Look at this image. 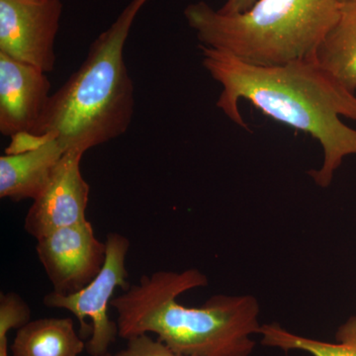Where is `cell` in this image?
<instances>
[{
  "label": "cell",
  "mask_w": 356,
  "mask_h": 356,
  "mask_svg": "<svg viewBox=\"0 0 356 356\" xmlns=\"http://www.w3.org/2000/svg\"><path fill=\"white\" fill-rule=\"evenodd\" d=\"M46 72L0 53V133H32L51 98Z\"/></svg>",
  "instance_id": "9"
},
{
  "label": "cell",
  "mask_w": 356,
  "mask_h": 356,
  "mask_svg": "<svg viewBox=\"0 0 356 356\" xmlns=\"http://www.w3.org/2000/svg\"><path fill=\"white\" fill-rule=\"evenodd\" d=\"M149 0H131L89 47L83 64L47 104L32 134L58 140L65 153L84 154L127 132L135 88L126 65V42Z\"/></svg>",
  "instance_id": "3"
},
{
  "label": "cell",
  "mask_w": 356,
  "mask_h": 356,
  "mask_svg": "<svg viewBox=\"0 0 356 356\" xmlns=\"http://www.w3.org/2000/svg\"><path fill=\"white\" fill-rule=\"evenodd\" d=\"M316 62L350 92L356 90V0L341 2L339 19L323 40Z\"/></svg>",
  "instance_id": "12"
},
{
  "label": "cell",
  "mask_w": 356,
  "mask_h": 356,
  "mask_svg": "<svg viewBox=\"0 0 356 356\" xmlns=\"http://www.w3.org/2000/svg\"><path fill=\"white\" fill-rule=\"evenodd\" d=\"M86 348L72 318H42L17 330L13 356H79Z\"/></svg>",
  "instance_id": "11"
},
{
  "label": "cell",
  "mask_w": 356,
  "mask_h": 356,
  "mask_svg": "<svg viewBox=\"0 0 356 356\" xmlns=\"http://www.w3.org/2000/svg\"><path fill=\"white\" fill-rule=\"evenodd\" d=\"M31 311L20 295L15 292L0 294V339L9 331L20 329L30 322Z\"/></svg>",
  "instance_id": "14"
},
{
  "label": "cell",
  "mask_w": 356,
  "mask_h": 356,
  "mask_svg": "<svg viewBox=\"0 0 356 356\" xmlns=\"http://www.w3.org/2000/svg\"><path fill=\"white\" fill-rule=\"evenodd\" d=\"M207 285L205 274L196 268L142 276L112 299L119 337L128 339L152 332L184 356L252 355V336L261 327L259 302L252 295L224 294L214 295L199 308L177 301L184 293Z\"/></svg>",
  "instance_id": "2"
},
{
  "label": "cell",
  "mask_w": 356,
  "mask_h": 356,
  "mask_svg": "<svg viewBox=\"0 0 356 356\" xmlns=\"http://www.w3.org/2000/svg\"><path fill=\"white\" fill-rule=\"evenodd\" d=\"M259 334L264 346L284 351H305L312 356H356V316L339 325L336 343L299 336L278 324L261 325Z\"/></svg>",
  "instance_id": "13"
},
{
  "label": "cell",
  "mask_w": 356,
  "mask_h": 356,
  "mask_svg": "<svg viewBox=\"0 0 356 356\" xmlns=\"http://www.w3.org/2000/svg\"><path fill=\"white\" fill-rule=\"evenodd\" d=\"M83 154L65 153L48 184L33 200L25 217V231L39 240L58 229L88 221L90 187L81 172Z\"/></svg>",
  "instance_id": "8"
},
{
  "label": "cell",
  "mask_w": 356,
  "mask_h": 356,
  "mask_svg": "<svg viewBox=\"0 0 356 356\" xmlns=\"http://www.w3.org/2000/svg\"><path fill=\"white\" fill-rule=\"evenodd\" d=\"M37 255L53 291L74 294L102 271L106 245L96 238L89 221L58 229L37 240Z\"/></svg>",
  "instance_id": "7"
},
{
  "label": "cell",
  "mask_w": 356,
  "mask_h": 356,
  "mask_svg": "<svg viewBox=\"0 0 356 356\" xmlns=\"http://www.w3.org/2000/svg\"><path fill=\"white\" fill-rule=\"evenodd\" d=\"M339 9V0H257L245 13L227 15L198 1L184 14L203 46L273 67L315 58Z\"/></svg>",
  "instance_id": "4"
},
{
  "label": "cell",
  "mask_w": 356,
  "mask_h": 356,
  "mask_svg": "<svg viewBox=\"0 0 356 356\" xmlns=\"http://www.w3.org/2000/svg\"><path fill=\"white\" fill-rule=\"evenodd\" d=\"M339 1L341 3V2L348 1V0H339Z\"/></svg>",
  "instance_id": "19"
},
{
  "label": "cell",
  "mask_w": 356,
  "mask_h": 356,
  "mask_svg": "<svg viewBox=\"0 0 356 356\" xmlns=\"http://www.w3.org/2000/svg\"><path fill=\"white\" fill-rule=\"evenodd\" d=\"M63 9L60 0H0V53L53 72Z\"/></svg>",
  "instance_id": "6"
},
{
  "label": "cell",
  "mask_w": 356,
  "mask_h": 356,
  "mask_svg": "<svg viewBox=\"0 0 356 356\" xmlns=\"http://www.w3.org/2000/svg\"><path fill=\"white\" fill-rule=\"evenodd\" d=\"M0 356H9L8 339H7V337L0 339Z\"/></svg>",
  "instance_id": "17"
},
{
  "label": "cell",
  "mask_w": 356,
  "mask_h": 356,
  "mask_svg": "<svg viewBox=\"0 0 356 356\" xmlns=\"http://www.w3.org/2000/svg\"><path fill=\"white\" fill-rule=\"evenodd\" d=\"M204 69L222 86L217 107L240 127L248 129L238 102H250L273 120L308 134L324 152L318 170L309 175L323 188L331 185L344 158L356 156V130L341 117L356 121V95L313 60L262 67L228 54L199 46Z\"/></svg>",
  "instance_id": "1"
},
{
  "label": "cell",
  "mask_w": 356,
  "mask_h": 356,
  "mask_svg": "<svg viewBox=\"0 0 356 356\" xmlns=\"http://www.w3.org/2000/svg\"><path fill=\"white\" fill-rule=\"evenodd\" d=\"M102 356H112L111 355H110V353H106V355H102Z\"/></svg>",
  "instance_id": "18"
},
{
  "label": "cell",
  "mask_w": 356,
  "mask_h": 356,
  "mask_svg": "<svg viewBox=\"0 0 356 356\" xmlns=\"http://www.w3.org/2000/svg\"><path fill=\"white\" fill-rule=\"evenodd\" d=\"M257 0H227L219 9V13L231 15V14L243 13L252 8Z\"/></svg>",
  "instance_id": "16"
},
{
  "label": "cell",
  "mask_w": 356,
  "mask_h": 356,
  "mask_svg": "<svg viewBox=\"0 0 356 356\" xmlns=\"http://www.w3.org/2000/svg\"><path fill=\"white\" fill-rule=\"evenodd\" d=\"M127 346L112 356H184L170 350L159 339L149 334H139L127 339Z\"/></svg>",
  "instance_id": "15"
},
{
  "label": "cell",
  "mask_w": 356,
  "mask_h": 356,
  "mask_svg": "<svg viewBox=\"0 0 356 356\" xmlns=\"http://www.w3.org/2000/svg\"><path fill=\"white\" fill-rule=\"evenodd\" d=\"M65 154L50 139L31 151L0 156V198L20 202L38 197Z\"/></svg>",
  "instance_id": "10"
},
{
  "label": "cell",
  "mask_w": 356,
  "mask_h": 356,
  "mask_svg": "<svg viewBox=\"0 0 356 356\" xmlns=\"http://www.w3.org/2000/svg\"><path fill=\"white\" fill-rule=\"evenodd\" d=\"M106 259L102 271L83 289L74 294L64 295L55 291L44 297L43 304L48 308L62 309L70 312L79 320L83 339L90 336L86 343V350L91 356H102L108 353L110 346L119 336L118 325L109 318L116 288L127 291L128 271L126 268L130 241L118 233L107 235Z\"/></svg>",
  "instance_id": "5"
}]
</instances>
